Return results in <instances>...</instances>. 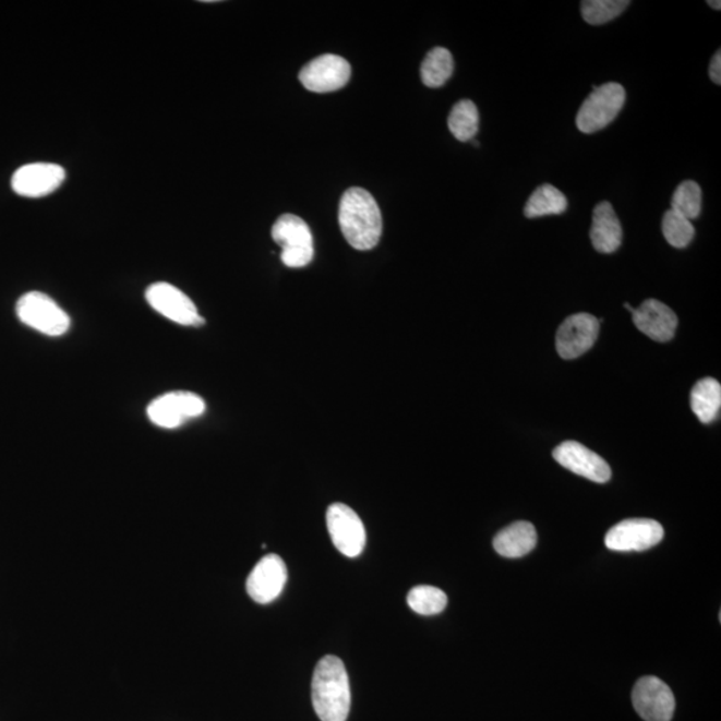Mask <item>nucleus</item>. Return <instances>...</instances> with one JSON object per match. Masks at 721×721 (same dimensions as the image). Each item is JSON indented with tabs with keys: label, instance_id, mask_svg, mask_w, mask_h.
Here are the masks:
<instances>
[{
	"label": "nucleus",
	"instance_id": "18",
	"mask_svg": "<svg viewBox=\"0 0 721 721\" xmlns=\"http://www.w3.org/2000/svg\"><path fill=\"white\" fill-rule=\"evenodd\" d=\"M538 544V532L532 524L517 521L500 530L493 540L494 550L500 556L508 558L524 557Z\"/></svg>",
	"mask_w": 721,
	"mask_h": 721
},
{
	"label": "nucleus",
	"instance_id": "13",
	"mask_svg": "<svg viewBox=\"0 0 721 721\" xmlns=\"http://www.w3.org/2000/svg\"><path fill=\"white\" fill-rule=\"evenodd\" d=\"M288 569L278 554H266L250 572L247 591L255 603L269 604L283 593Z\"/></svg>",
	"mask_w": 721,
	"mask_h": 721
},
{
	"label": "nucleus",
	"instance_id": "23",
	"mask_svg": "<svg viewBox=\"0 0 721 721\" xmlns=\"http://www.w3.org/2000/svg\"><path fill=\"white\" fill-rule=\"evenodd\" d=\"M408 604L422 616L438 615L448 605V596L436 587H414L408 594Z\"/></svg>",
	"mask_w": 721,
	"mask_h": 721
},
{
	"label": "nucleus",
	"instance_id": "29",
	"mask_svg": "<svg viewBox=\"0 0 721 721\" xmlns=\"http://www.w3.org/2000/svg\"><path fill=\"white\" fill-rule=\"evenodd\" d=\"M624 308L627 309V310H629L630 313H634V310H635V309L632 308V307L629 305V303H625Z\"/></svg>",
	"mask_w": 721,
	"mask_h": 721
},
{
	"label": "nucleus",
	"instance_id": "14",
	"mask_svg": "<svg viewBox=\"0 0 721 721\" xmlns=\"http://www.w3.org/2000/svg\"><path fill=\"white\" fill-rule=\"evenodd\" d=\"M65 171L57 164L35 163L22 166L14 172L11 188L26 199H40L62 187Z\"/></svg>",
	"mask_w": 721,
	"mask_h": 721
},
{
	"label": "nucleus",
	"instance_id": "9",
	"mask_svg": "<svg viewBox=\"0 0 721 721\" xmlns=\"http://www.w3.org/2000/svg\"><path fill=\"white\" fill-rule=\"evenodd\" d=\"M632 701L636 712L646 721H671L676 700L671 688L654 676L641 677L636 683Z\"/></svg>",
	"mask_w": 721,
	"mask_h": 721
},
{
	"label": "nucleus",
	"instance_id": "8",
	"mask_svg": "<svg viewBox=\"0 0 721 721\" xmlns=\"http://www.w3.org/2000/svg\"><path fill=\"white\" fill-rule=\"evenodd\" d=\"M204 399L192 392H171L154 399L147 408L148 419L154 425L176 429L184 422L204 414Z\"/></svg>",
	"mask_w": 721,
	"mask_h": 721
},
{
	"label": "nucleus",
	"instance_id": "12",
	"mask_svg": "<svg viewBox=\"0 0 721 721\" xmlns=\"http://www.w3.org/2000/svg\"><path fill=\"white\" fill-rule=\"evenodd\" d=\"M599 320L592 314L579 313L570 315L558 327L556 349L564 360H575L587 353L599 337Z\"/></svg>",
	"mask_w": 721,
	"mask_h": 721
},
{
	"label": "nucleus",
	"instance_id": "15",
	"mask_svg": "<svg viewBox=\"0 0 721 721\" xmlns=\"http://www.w3.org/2000/svg\"><path fill=\"white\" fill-rule=\"evenodd\" d=\"M553 458L562 467L594 482L604 484L611 480L612 470L603 457L596 455L576 441H565L553 450Z\"/></svg>",
	"mask_w": 721,
	"mask_h": 721
},
{
	"label": "nucleus",
	"instance_id": "21",
	"mask_svg": "<svg viewBox=\"0 0 721 721\" xmlns=\"http://www.w3.org/2000/svg\"><path fill=\"white\" fill-rule=\"evenodd\" d=\"M455 62L449 50L444 47H434L428 52L421 64V80L425 86L437 88L444 86L453 74Z\"/></svg>",
	"mask_w": 721,
	"mask_h": 721
},
{
	"label": "nucleus",
	"instance_id": "11",
	"mask_svg": "<svg viewBox=\"0 0 721 721\" xmlns=\"http://www.w3.org/2000/svg\"><path fill=\"white\" fill-rule=\"evenodd\" d=\"M146 300L154 310L172 323L183 326H201L205 323L195 303L183 291L168 283L153 284L146 291Z\"/></svg>",
	"mask_w": 721,
	"mask_h": 721
},
{
	"label": "nucleus",
	"instance_id": "25",
	"mask_svg": "<svg viewBox=\"0 0 721 721\" xmlns=\"http://www.w3.org/2000/svg\"><path fill=\"white\" fill-rule=\"evenodd\" d=\"M628 5V0H584L581 2L582 20L592 26L605 25L623 14Z\"/></svg>",
	"mask_w": 721,
	"mask_h": 721
},
{
	"label": "nucleus",
	"instance_id": "19",
	"mask_svg": "<svg viewBox=\"0 0 721 721\" xmlns=\"http://www.w3.org/2000/svg\"><path fill=\"white\" fill-rule=\"evenodd\" d=\"M568 200L557 188L550 183L541 184L529 196L524 216L527 218H540L545 216H558L567 212Z\"/></svg>",
	"mask_w": 721,
	"mask_h": 721
},
{
	"label": "nucleus",
	"instance_id": "1",
	"mask_svg": "<svg viewBox=\"0 0 721 721\" xmlns=\"http://www.w3.org/2000/svg\"><path fill=\"white\" fill-rule=\"evenodd\" d=\"M338 223L345 240L360 252L377 247L383 236V216L377 202L361 188H350L343 195Z\"/></svg>",
	"mask_w": 721,
	"mask_h": 721
},
{
	"label": "nucleus",
	"instance_id": "26",
	"mask_svg": "<svg viewBox=\"0 0 721 721\" xmlns=\"http://www.w3.org/2000/svg\"><path fill=\"white\" fill-rule=\"evenodd\" d=\"M661 229H663L666 242L676 249L687 248L695 237L693 223L673 211L664 214Z\"/></svg>",
	"mask_w": 721,
	"mask_h": 721
},
{
	"label": "nucleus",
	"instance_id": "20",
	"mask_svg": "<svg viewBox=\"0 0 721 721\" xmlns=\"http://www.w3.org/2000/svg\"><path fill=\"white\" fill-rule=\"evenodd\" d=\"M721 385L714 378H702L690 393V408L702 424H709L719 416Z\"/></svg>",
	"mask_w": 721,
	"mask_h": 721
},
{
	"label": "nucleus",
	"instance_id": "7",
	"mask_svg": "<svg viewBox=\"0 0 721 721\" xmlns=\"http://www.w3.org/2000/svg\"><path fill=\"white\" fill-rule=\"evenodd\" d=\"M664 539V528L649 518H629L608 530L605 545L615 552L651 550Z\"/></svg>",
	"mask_w": 721,
	"mask_h": 721
},
{
	"label": "nucleus",
	"instance_id": "10",
	"mask_svg": "<svg viewBox=\"0 0 721 721\" xmlns=\"http://www.w3.org/2000/svg\"><path fill=\"white\" fill-rule=\"evenodd\" d=\"M351 68L347 59L326 53L309 62L301 70L300 81L312 93H333L348 85Z\"/></svg>",
	"mask_w": 721,
	"mask_h": 721
},
{
	"label": "nucleus",
	"instance_id": "4",
	"mask_svg": "<svg viewBox=\"0 0 721 721\" xmlns=\"http://www.w3.org/2000/svg\"><path fill=\"white\" fill-rule=\"evenodd\" d=\"M273 240L283 248L281 260L288 267L308 266L314 257L313 236L308 224L295 214H284L272 229Z\"/></svg>",
	"mask_w": 721,
	"mask_h": 721
},
{
	"label": "nucleus",
	"instance_id": "2",
	"mask_svg": "<svg viewBox=\"0 0 721 721\" xmlns=\"http://www.w3.org/2000/svg\"><path fill=\"white\" fill-rule=\"evenodd\" d=\"M315 713L323 721H347L350 711V683L341 659L325 657L315 666L312 682Z\"/></svg>",
	"mask_w": 721,
	"mask_h": 721
},
{
	"label": "nucleus",
	"instance_id": "16",
	"mask_svg": "<svg viewBox=\"0 0 721 721\" xmlns=\"http://www.w3.org/2000/svg\"><path fill=\"white\" fill-rule=\"evenodd\" d=\"M637 329L652 338L653 341H671L675 336L677 317L665 303L658 300H647L632 313Z\"/></svg>",
	"mask_w": 721,
	"mask_h": 721
},
{
	"label": "nucleus",
	"instance_id": "3",
	"mask_svg": "<svg viewBox=\"0 0 721 721\" xmlns=\"http://www.w3.org/2000/svg\"><path fill=\"white\" fill-rule=\"evenodd\" d=\"M625 88L616 82L593 86L576 117V127L584 134H593L615 121L625 104Z\"/></svg>",
	"mask_w": 721,
	"mask_h": 721
},
{
	"label": "nucleus",
	"instance_id": "27",
	"mask_svg": "<svg viewBox=\"0 0 721 721\" xmlns=\"http://www.w3.org/2000/svg\"><path fill=\"white\" fill-rule=\"evenodd\" d=\"M709 76L714 85H721V51L714 53L711 64H709Z\"/></svg>",
	"mask_w": 721,
	"mask_h": 721
},
{
	"label": "nucleus",
	"instance_id": "22",
	"mask_svg": "<svg viewBox=\"0 0 721 721\" xmlns=\"http://www.w3.org/2000/svg\"><path fill=\"white\" fill-rule=\"evenodd\" d=\"M479 109L469 99H462L453 106L448 118V128L453 136L460 142L472 141L479 133Z\"/></svg>",
	"mask_w": 721,
	"mask_h": 721
},
{
	"label": "nucleus",
	"instance_id": "17",
	"mask_svg": "<svg viewBox=\"0 0 721 721\" xmlns=\"http://www.w3.org/2000/svg\"><path fill=\"white\" fill-rule=\"evenodd\" d=\"M592 245L599 253L611 254L622 247L623 229L622 224L610 202H600L594 207L592 228Z\"/></svg>",
	"mask_w": 721,
	"mask_h": 721
},
{
	"label": "nucleus",
	"instance_id": "5",
	"mask_svg": "<svg viewBox=\"0 0 721 721\" xmlns=\"http://www.w3.org/2000/svg\"><path fill=\"white\" fill-rule=\"evenodd\" d=\"M16 314L23 324L46 336H63L70 327V317L51 297L29 291L16 303Z\"/></svg>",
	"mask_w": 721,
	"mask_h": 721
},
{
	"label": "nucleus",
	"instance_id": "28",
	"mask_svg": "<svg viewBox=\"0 0 721 721\" xmlns=\"http://www.w3.org/2000/svg\"><path fill=\"white\" fill-rule=\"evenodd\" d=\"M707 4L711 5L712 9L718 10V11L721 9L720 8V5H721L720 2H712V0H708Z\"/></svg>",
	"mask_w": 721,
	"mask_h": 721
},
{
	"label": "nucleus",
	"instance_id": "24",
	"mask_svg": "<svg viewBox=\"0 0 721 721\" xmlns=\"http://www.w3.org/2000/svg\"><path fill=\"white\" fill-rule=\"evenodd\" d=\"M702 193L700 184L695 181H684L678 184L672 195L671 211L681 214L689 220L699 218L701 213Z\"/></svg>",
	"mask_w": 721,
	"mask_h": 721
},
{
	"label": "nucleus",
	"instance_id": "6",
	"mask_svg": "<svg viewBox=\"0 0 721 721\" xmlns=\"http://www.w3.org/2000/svg\"><path fill=\"white\" fill-rule=\"evenodd\" d=\"M327 530L333 544L347 557H357L366 544L365 527L350 506L333 504L326 514Z\"/></svg>",
	"mask_w": 721,
	"mask_h": 721
}]
</instances>
